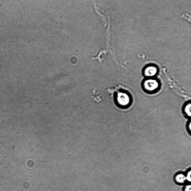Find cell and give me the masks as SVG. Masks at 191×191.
Instances as JSON below:
<instances>
[{
	"mask_svg": "<svg viewBox=\"0 0 191 191\" xmlns=\"http://www.w3.org/2000/svg\"><path fill=\"white\" fill-rule=\"evenodd\" d=\"M185 113L188 116L190 117L191 116V104H188L186 105L184 109Z\"/></svg>",
	"mask_w": 191,
	"mask_h": 191,
	"instance_id": "5b68a950",
	"label": "cell"
},
{
	"mask_svg": "<svg viewBox=\"0 0 191 191\" xmlns=\"http://www.w3.org/2000/svg\"><path fill=\"white\" fill-rule=\"evenodd\" d=\"M188 130L190 131V132H191V122H190L189 124H188Z\"/></svg>",
	"mask_w": 191,
	"mask_h": 191,
	"instance_id": "ba28073f",
	"label": "cell"
},
{
	"mask_svg": "<svg viewBox=\"0 0 191 191\" xmlns=\"http://www.w3.org/2000/svg\"><path fill=\"white\" fill-rule=\"evenodd\" d=\"M183 191H191V186L190 184H188L185 186Z\"/></svg>",
	"mask_w": 191,
	"mask_h": 191,
	"instance_id": "52a82bcc",
	"label": "cell"
},
{
	"mask_svg": "<svg viewBox=\"0 0 191 191\" xmlns=\"http://www.w3.org/2000/svg\"><path fill=\"white\" fill-rule=\"evenodd\" d=\"M191 171L190 170L189 171L187 172V173L186 175V180H187L188 181L190 182L191 181Z\"/></svg>",
	"mask_w": 191,
	"mask_h": 191,
	"instance_id": "8992f818",
	"label": "cell"
},
{
	"mask_svg": "<svg viewBox=\"0 0 191 191\" xmlns=\"http://www.w3.org/2000/svg\"><path fill=\"white\" fill-rule=\"evenodd\" d=\"M116 100L119 105L125 107L129 105L131 98L129 95L124 92H118L116 95Z\"/></svg>",
	"mask_w": 191,
	"mask_h": 191,
	"instance_id": "6da1fadb",
	"label": "cell"
},
{
	"mask_svg": "<svg viewBox=\"0 0 191 191\" xmlns=\"http://www.w3.org/2000/svg\"><path fill=\"white\" fill-rule=\"evenodd\" d=\"M159 87V83L155 79H147L143 83L144 89L149 92H155L157 90Z\"/></svg>",
	"mask_w": 191,
	"mask_h": 191,
	"instance_id": "7a4b0ae2",
	"label": "cell"
},
{
	"mask_svg": "<svg viewBox=\"0 0 191 191\" xmlns=\"http://www.w3.org/2000/svg\"><path fill=\"white\" fill-rule=\"evenodd\" d=\"M175 180L179 184H183L186 181V175L183 173H178L175 177Z\"/></svg>",
	"mask_w": 191,
	"mask_h": 191,
	"instance_id": "277c9868",
	"label": "cell"
},
{
	"mask_svg": "<svg viewBox=\"0 0 191 191\" xmlns=\"http://www.w3.org/2000/svg\"><path fill=\"white\" fill-rule=\"evenodd\" d=\"M158 72V69L154 66L150 65L146 67L144 70L145 76L147 77L155 76Z\"/></svg>",
	"mask_w": 191,
	"mask_h": 191,
	"instance_id": "3957f363",
	"label": "cell"
}]
</instances>
